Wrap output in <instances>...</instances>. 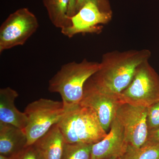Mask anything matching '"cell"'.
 I'll return each mask as SVG.
<instances>
[{
    "label": "cell",
    "instance_id": "1",
    "mask_svg": "<svg viewBox=\"0 0 159 159\" xmlns=\"http://www.w3.org/2000/svg\"><path fill=\"white\" fill-rule=\"evenodd\" d=\"M151 56V52L147 49L106 53L99 63V70L89 79L99 89L120 98L137 68L148 61Z\"/></svg>",
    "mask_w": 159,
    "mask_h": 159
},
{
    "label": "cell",
    "instance_id": "2",
    "mask_svg": "<svg viewBox=\"0 0 159 159\" xmlns=\"http://www.w3.org/2000/svg\"><path fill=\"white\" fill-rule=\"evenodd\" d=\"M99 63L83 60L63 65L49 80L48 90L58 93L65 110L79 104L86 82L99 70Z\"/></svg>",
    "mask_w": 159,
    "mask_h": 159
},
{
    "label": "cell",
    "instance_id": "3",
    "mask_svg": "<svg viewBox=\"0 0 159 159\" xmlns=\"http://www.w3.org/2000/svg\"><path fill=\"white\" fill-rule=\"evenodd\" d=\"M57 124L69 144L93 145L107 134L93 111L80 104L66 110Z\"/></svg>",
    "mask_w": 159,
    "mask_h": 159
},
{
    "label": "cell",
    "instance_id": "4",
    "mask_svg": "<svg viewBox=\"0 0 159 159\" xmlns=\"http://www.w3.org/2000/svg\"><path fill=\"white\" fill-rule=\"evenodd\" d=\"M65 111L62 101L40 98L29 103L24 111L28 120L24 130L28 139L27 146L34 144L57 124Z\"/></svg>",
    "mask_w": 159,
    "mask_h": 159
},
{
    "label": "cell",
    "instance_id": "5",
    "mask_svg": "<svg viewBox=\"0 0 159 159\" xmlns=\"http://www.w3.org/2000/svg\"><path fill=\"white\" fill-rule=\"evenodd\" d=\"M122 103L148 107L159 101V75L148 61L137 68L127 88L120 95Z\"/></svg>",
    "mask_w": 159,
    "mask_h": 159
},
{
    "label": "cell",
    "instance_id": "6",
    "mask_svg": "<svg viewBox=\"0 0 159 159\" xmlns=\"http://www.w3.org/2000/svg\"><path fill=\"white\" fill-rule=\"evenodd\" d=\"M39 26L37 17L28 8H21L9 15L0 27V53L24 45Z\"/></svg>",
    "mask_w": 159,
    "mask_h": 159
},
{
    "label": "cell",
    "instance_id": "7",
    "mask_svg": "<svg viewBox=\"0 0 159 159\" xmlns=\"http://www.w3.org/2000/svg\"><path fill=\"white\" fill-rule=\"evenodd\" d=\"M148 107L122 103L116 118L124 129L128 146L139 148L148 141L149 130L147 122Z\"/></svg>",
    "mask_w": 159,
    "mask_h": 159
},
{
    "label": "cell",
    "instance_id": "8",
    "mask_svg": "<svg viewBox=\"0 0 159 159\" xmlns=\"http://www.w3.org/2000/svg\"><path fill=\"white\" fill-rule=\"evenodd\" d=\"M122 103L119 97L101 90L89 79L84 85L83 96L79 104L93 111L107 132Z\"/></svg>",
    "mask_w": 159,
    "mask_h": 159
},
{
    "label": "cell",
    "instance_id": "9",
    "mask_svg": "<svg viewBox=\"0 0 159 159\" xmlns=\"http://www.w3.org/2000/svg\"><path fill=\"white\" fill-rule=\"evenodd\" d=\"M112 16V11H102L95 3L90 2L70 17L71 25L61 29V32L70 38L79 33H97L101 31L100 25L109 22Z\"/></svg>",
    "mask_w": 159,
    "mask_h": 159
},
{
    "label": "cell",
    "instance_id": "10",
    "mask_svg": "<svg viewBox=\"0 0 159 159\" xmlns=\"http://www.w3.org/2000/svg\"><path fill=\"white\" fill-rule=\"evenodd\" d=\"M127 147L124 129L116 118L111 123L108 133L101 141L92 145L91 159L120 157Z\"/></svg>",
    "mask_w": 159,
    "mask_h": 159
},
{
    "label": "cell",
    "instance_id": "11",
    "mask_svg": "<svg viewBox=\"0 0 159 159\" xmlns=\"http://www.w3.org/2000/svg\"><path fill=\"white\" fill-rule=\"evenodd\" d=\"M19 94L8 87L0 89V122L16 126L24 130L27 123L25 112L20 111L15 105Z\"/></svg>",
    "mask_w": 159,
    "mask_h": 159
},
{
    "label": "cell",
    "instance_id": "12",
    "mask_svg": "<svg viewBox=\"0 0 159 159\" xmlns=\"http://www.w3.org/2000/svg\"><path fill=\"white\" fill-rule=\"evenodd\" d=\"M28 139L23 129L0 122V155L11 156L27 147Z\"/></svg>",
    "mask_w": 159,
    "mask_h": 159
},
{
    "label": "cell",
    "instance_id": "13",
    "mask_svg": "<svg viewBox=\"0 0 159 159\" xmlns=\"http://www.w3.org/2000/svg\"><path fill=\"white\" fill-rule=\"evenodd\" d=\"M66 144L63 135L57 124L33 145L43 159H61Z\"/></svg>",
    "mask_w": 159,
    "mask_h": 159
},
{
    "label": "cell",
    "instance_id": "14",
    "mask_svg": "<svg viewBox=\"0 0 159 159\" xmlns=\"http://www.w3.org/2000/svg\"><path fill=\"white\" fill-rule=\"evenodd\" d=\"M51 22L56 28L65 29L71 25L68 15L70 0H43Z\"/></svg>",
    "mask_w": 159,
    "mask_h": 159
},
{
    "label": "cell",
    "instance_id": "15",
    "mask_svg": "<svg viewBox=\"0 0 159 159\" xmlns=\"http://www.w3.org/2000/svg\"><path fill=\"white\" fill-rule=\"evenodd\" d=\"M119 159H159V144L148 141L139 148L128 146Z\"/></svg>",
    "mask_w": 159,
    "mask_h": 159
},
{
    "label": "cell",
    "instance_id": "16",
    "mask_svg": "<svg viewBox=\"0 0 159 159\" xmlns=\"http://www.w3.org/2000/svg\"><path fill=\"white\" fill-rule=\"evenodd\" d=\"M92 144L66 143L61 159H91Z\"/></svg>",
    "mask_w": 159,
    "mask_h": 159
},
{
    "label": "cell",
    "instance_id": "17",
    "mask_svg": "<svg viewBox=\"0 0 159 159\" xmlns=\"http://www.w3.org/2000/svg\"><path fill=\"white\" fill-rule=\"evenodd\" d=\"M147 122L149 131L159 127V101L148 107Z\"/></svg>",
    "mask_w": 159,
    "mask_h": 159
},
{
    "label": "cell",
    "instance_id": "18",
    "mask_svg": "<svg viewBox=\"0 0 159 159\" xmlns=\"http://www.w3.org/2000/svg\"><path fill=\"white\" fill-rule=\"evenodd\" d=\"M95 3L100 10L106 12H111L110 6L108 0H77L76 1L75 11L77 13L80 9L86 3L90 2Z\"/></svg>",
    "mask_w": 159,
    "mask_h": 159
},
{
    "label": "cell",
    "instance_id": "19",
    "mask_svg": "<svg viewBox=\"0 0 159 159\" xmlns=\"http://www.w3.org/2000/svg\"><path fill=\"white\" fill-rule=\"evenodd\" d=\"M18 159H43L33 145L27 146L19 154Z\"/></svg>",
    "mask_w": 159,
    "mask_h": 159
},
{
    "label": "cell",
    "instance_id": "20",
    "mask_svg": "<svg viewBox=\"0 0 159 159\" xmlns=\"http://www.w3.org/2000/svg\"><path fill=\"white\" fill-rule=\"evenodd\" d=\"M148 141L159 144V127L149 131Z\"/></svg>",
    "mask_w": 159,
    "mask_h": 159
},
{
    "label": "cell",
    "instance_id": "21",
    "mask_svg": "<svg viewBox=\"0 0 159 159\" xmlns=\"http://www.w3.org/2000/svg\"><path fill=\"white\" fill-rule=\"evenodd\" d=\"M76 1L77 0H70L68 12V15L69 17H72L76 14L75 7H76Z\"/></svg>",
    "mask_w": 159,
    "mask_h": 159
},
{
    "label": "cell",
    "instance_id": "22",
    "mask_svg": "<svg viewBox=\"0 0 159 159\" xmlns=\"http://www.w3.org/2000/svg\"><path fill=\"white\" fill-rule=\"evenodd\" d=\"M20 153L16 155L11 156H5L0 155V159H18Z\"/></svg>",
    "mask_w": 159,
    "mask_h": 159
},
{
    "label": "cell",
    "instance_id": "23",
    "mask_svg": "<svg viewBox=\"0 0 159 159\" xmlns=\"http://www.w3.org/2000/svg\"><path fill=\"white\" fill-rule=\"evenodd\" d=\"M119 158H120V157H115L111 158L110 159H119Z\"/></svg>",
    "mask_w": 159,
    "mask_h": 159
}]
</instances>
